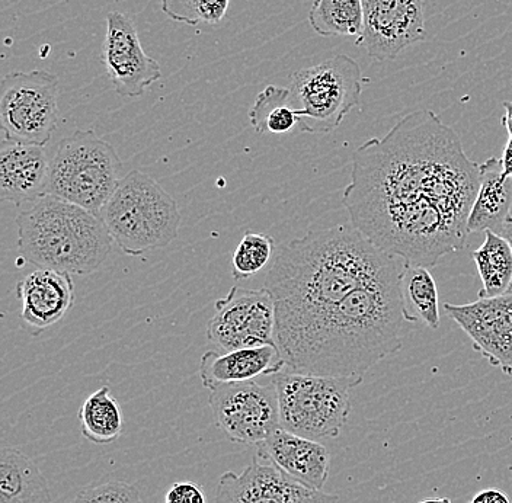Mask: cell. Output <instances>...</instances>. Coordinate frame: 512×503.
<instances>
[{
  "label": "cell",
  "instance_id": "6da1fadb",
  "mask_svg": "<svg viewBox=\"0 0 512 503\" xmlns=\"http://www.w3.org/2000/svg\"><path fill=\"white\" fill-rule=\"evenodd\" d=\"M479 165L440 115L411 112L382 139L355 150L342 204L352 226L377 249L434 268L466 248Z\"/></svg>",
  "mask_w": 512,
  "mask_h": 503
},
{
  "label": "cell",
  "instance_id": "7a4b0ae2",
  "mask_svg": "<svg viewBox=\"0 0 512 503\" xmlns=\"http://www.w3.org/2000/svg\"><path fill=\"white\" fill-rule=\"evenodd\" d=\"M398 261L278 342L287 370L363 383L374 365L398 354L405 335Z\"/></svg>",
  "mask_w": 512,
  "mask_h": 503
},
{
  "label": "cell",
  "instance_id": "3957f363",
  "mask_svg": "<svg viewBox=\"0 0 512 503\" xmlns=\"http://www.w3.org/2000/svg\"><path fill=\"white\" fill-rule=\"evenodd\" d=\"M398 261L352 224L312 230L281 245L265 278L275 303L277 344Z\"/></svg>",
  "mask_w": 512,
  "mask_h": 503
},
{
  "label": "cell",
  "instance_id": "277c9868",
  "mask_svg": "<svg viewBox=\"0 0 512 503\" xmlns=\"http://www.w3.org/2000/svg\"><path fill=\"white\" fill-rule=\"evenodd\" d=\"M15 223L22 259L38 268L89 275L111 252L112 239L101 217L53 195L22 211Z\"/></svg>",
  "mask_w": 512,
  "mask_h": 503
},
{
  "label": "cell",
  "instance_id": "5b68a950",
  "mask_svg": "<svg viewBox=\"0 0 512 503\" xmlns=\"http://www.w3.org/2000/svg\"><path fill=\"white\" fill-rule=\"evenodd\" d=\"M112 242L128 256L166 248L179 235L181 213L171 194L155 179L128 172L101 211Z\"/></svg>",
  "mask_w": 512,
  "mask_h": 503
},
{
  "label": "cell",
  "instance_id": "8992f818",
  "mask_svg": "<svg viewBox=\"0 0 512 503\" xmlns=\"http://www.w3.org/2000/svg\"><path fill=\"white\" fill-rule=\"evenodd\" d=\"M123 163L107 140L78 130L57 144L51 159L47 195L79 205L101 217L121 181Z\"/></svg>",
  "mask_w": 512,
  "mask_h": 503
},
{
  "label": "cell",
  "instance_id": "52a82bcc",
  "mask_svg": "<svg viewBox=\"0 0 512 503\" xmlns=\"http://www.w3.org/2000/svg\"><path fill=\"white\" fill-rule=\"evenodd\" d=\"M278 394L280 426L309 440H334L351 413V390L360 384L347 378L296 373L284 368L272 377Z\"/></svg>",
  "mask_w": 512,
  "mask_h": 503
},
{
  "label": "cell",
  "instance_id": "ba28073f",
  "mask_svg": "<svg viewBox=\"0 0 512 503\" xmlns=\"http://www.w3.org/2000/svg\"><path fill=\"white\" fill-rule=\"evenodd\" d=\"M364 76L360 64L347 54H336L316 66L294 73L291 96L299 102V130L328 134L361 101Z\"/></svg>",
  "mask_w": 512,
  "mask_h": 503
},
{
  "label": "cell",
  "instance_id": "9c48e42d",
  "mask_svg": "<svg viewBox=\"0 0 512 503\" xmlns=\"http://www.w3.org/2000/svg\"><path fill=\"white\" fill-rule=\"evenodd\" d=\"M59 85V78L46 70L6 75L0 83L3 139L47 146L59 127Z\"/></svg>",
  "mask_w": 512,
  "mask_h": 503
},
{
  "label": "cell",
  "instance_id": "30bf717a",
  "mask_svg": "<svg viewBox=\"0 0 512 503\" xmlns=\"http://www.w3.org/2000/svg\"><path fill=\"white\" fill-rule=\"evenodd\" d=\"M214 422L230 441L258 447L280 426L278 394L274 381L223 384L208 390Z\"/></svg>",
  "mask_w": 512,
  "mask_h": 503
},
{
  "label": "cell",
  "instance_id": "8fae6325",
  "mask_svg": "<svg viewBox=\"0 0 512 503\" xmlns=\"http://www.w3.org/2000/svg\"><path fill=\"white\" fill-rule=\"evenodd\" d=\"M214 309L207 325V339L220 351L277 345L275 303L267 288L233 287L226 297L216 301Z\"/></svg>",
  "mask_w": 512,
  "mask_h": 503
},
{
  "label": "cell",
  "instance_id": "7c38bea8",
  "mask_svg": "<svg viewBox=\"0 0 512 503\" xmlns=\"http://www.w3.org/2000/svg\"><path fill=\"white\" fill-rule=\"evenodd\" d=\"M364 46L377 62L396 59L403 50L427 40L424 0H361Z\"/></svg>",
  "mask_w": 512,
  "mask_h": 503
},
{
  "label": "cell",
  "instance_id": "4fadbf2b",
  "mask_svg": "<svg viewBox=\"0 0 512 503\" xmlns=\"http://www.w3.org/2000/svg\"><path fill=\"white\" fill-rule=\"evenodd\" d=\"M101 62L115 92L123 98H139L162 78L159 63L140 43L133 19L121 12H110L107 16Z\"/></svg>",
  "mask_w": 512,
  "mask_h": 503
},
{
  "label": "cell",
  "instance_id": "5bb4252c",
  "mask_svg": "<svg viewBox=\"0 0 512 503\" xmlns=\"http://www.w3.org/2000/svg\"><path fill=\"white\" fill-rule=\"evenodd\" d=\"M453 319L492 367L512 376V290L469 304H444Z\"/></svg>",
  "mask_w": 512,
  "mask_h": 503
},
{
  "label": "cell",
  "instance_id": "9a60e30c",
  "mask_svg": "<svg viewBox=\"0 0 512 503\" xmlns=\"http://www.w3.org/2000/svg\"><path fill=\"white\" fill-rule=\"evenodd\" d=\"M214 503H339V498L306 488L256 454L242 473L220 476Z\"/></svg>",
  "mask_w": 512,
  "mask_h": 503
},
{
  "label": "cell",
  "instance_id": "2e32d148",
  "mask_svg": "<svg viewBox=\"0 0 512 503\" xmlns=\"http://www.w3.org/2000/svg\"><path fill=\"white\" fill-rule=\"evenodd\" d=\"M51 162L37 144L9 142L0 147V198L16 207L46 197Z\"/></svg>",
  "mask_w": 512,
  "mask_h": 503
},
{
  "label": "cell",
  "instance_id": "e0dca14e",
  "mask_svg": "<svg viewBox=\"0 0 512 503\" xmlns=\"http://www.w3.org/2000/svg\"><path fill=\"white\" fill-rule=\"evenodd\" d=\"M16 296L21 301L25 325L38 332L56 325L75 304L72 275L40 268L19 281Z\"/></svg>",
  "mask_w": 512,
  "mask_h": 503
},
{
  "label": "cell",
  "instance_id": "ac0fdd59",
  "mask_svg": "<svg viewBox=\"0 0 512 503\" xmlns=\"http://www.w3.org/2000/svg\"><path fill=\"white\" fill-rule=\"evenodd\" d=\"M256 448L259 457L271 461L281 472L306 488L322 490L328 482L331 454L319 441L278 428Z\"/></svg>",
  "mask_w": 512,
  "mask_h": 503
},
{
  "label": "cell",
  "instance_id": "d6986e66",
  "mask_svg": "<svg viewBox=\"0 0 512 503\" xmlns=\"http://www.w3.org/2000/svg\"><path fill=\"white\" fill-rule=\"evenodd\" d=\"M286 368L278 345L249 346L235 351H207L201 357V383L207 390L223 384L274 377Z\"/></svg>",
  "mask_w": 512,
  "mask_h": 503
},
{
  "label": "cell",
  "instance_id": "ffe728a7",
  "mask_svg": "<svg viewBox=\"0 0 512 503\" xmlns=\"http://www.w3.org/2000/svg\"><path fill=\"white\" fill-rule=\"evenodd\" d=\"M512 221V176L504 175L502 160L489 158L479 165V189L470 210L469 233L495 232Z\"/></svg>",
  "mask_w": 512,
  "mask_h": 503
},
{
  "label": "cell",
  "instance_id": "44dd1931",
  "mask_svg": "<svg viewBox=\"0 0 512 503\" xmlns=\"http://www.w3.org/2000/svg\"><path fill=\"white\" fill-rule=\"evenodd\" d=\"M50 486L40 467L18 448L0 451V503H51Z\"/></svg>",
  "mask_w": 512,
  "mask_h": 503
},
{
  "label": "cell",
  "instance_id": "7402d4cb",
  "mask_svg": "<svg viewBox=\"0 0 512 503\" xmlns=\"http://www.w3.org/2000/svg\"><path fill=\"white\" fill-rule=\"evenodd\" d=\"M403 317L408 323L440 328V297L430 268L403 264L400 272Z\"/></svg>",
  "mask_w": 512,
  "mask_h": 503
},
{
  "label": "cell",
  "instance_id": "603a6c76",
  "mask_svg": "<svg viewBox=\"0 0 512 503\" xmlns=\"http://www.w3.org/2000/svg\"><path fill=\"white\" fill-rule=\"evenodd\" d=\"M482 288L478 299H492L512 290V246L499 233L485 232L482 246L472 252Z\"/></svg>",
  "mask_w": 512,
  "mask_h": 503
},
{
  "label": "cell",
  "instance_id": "cb8c5ba5",
  "mask_svg": "<svg viewBox=\"0 0 512 503\" xmlns=\"http://www.w3.org/2000/svg\"><path fill=\"white\" fill-rule=\"evenodd\" d=\"M78 418L80 432L92 444H112L123 434V412L108 386H102L82 403Z\"/></svg>",
  "mask_w": 512,
  "mask_h": 503
},
{
  "label": "cell",
  "instance_id": "d4e9b609",
  "mask_svg": "<svg viewBox=\"0 0 512 503\" xmlns=\"http://www.w3.org/2000/svg\"><path fill=\"white\" fill-rule=\"evenodd\" d=\"M309 24L322 37H357L363 34L361 0H315Z\"/></svg>",
  "mask_w": 512,
  "mask_h": 503
},
{
  "label": "cell",
  "instance_id": "484cf974",
  "mask_svg": "<svg viewBox=\"0 0 512 503\" xmlns=\"http://www.w3.org/2000/svg\"><path fill=\"white\" fill-rule=\"evenodd\" d=\"M291 91L270 85L256 96L254 105L249 110V121L258 134H286L299 126L297 108L288 105Z\"/></svg>",
  "mask_w": 512,
  "mask_h": 503
},
{
  "label": "cell",
  "instance_id": "4316f807",
  "mask_svg": "<svg viewBox=\"0 0 512 503\" xmlns=\"http://www.w3.org/2000/svg\"><path fill=\"white\" fill-rule=\"evenodd\" d=\"M275 255V242L262 233H246L233 252V280L245 281L262 271Z\"/></svg>",
  "mask_w": 512,
  "mask_h": 503
},
{
  "label": "cell",
  "instance_id": "83f0119b",
  "mask_svg": "<svg viewBox=\"0 0 512 503\" xmlns=\"http://www.w3.org/2000/svg\"><path fill=\"white\" fill-rule=\"evenodd\" d=\"M229 6L230 0H162L163 14L190 27L219 24Z\"/></svg>",
  "mask_w": 512,
  "mask_h": 503
},
{
  "label": "cell",
  "instance_id": "f1b7e54d",
  "mask_svg": "<svg viewBox=\"0 0 512 503\" xmlns=\"http://www.w3.org/2000/svg\"><path fill=\"white\" fill-rule=\"evenodd\" d=\"M72 503H143L136 485L112 480L102 485L86 486L80 490Z\"/></svg>",
  "mask_w": 512,
  "mask_h": 503
},
{
  "label": "cell",
  "instance_id": "f546056e",
  "mask_svg": "<svg viewBox=\"0 0 512 503\" xmlns=\"http://www.w3.org/2000/svg\"><path fill=\"white\" fill-rule=\"evenodd\" d=\"M165 503H207V499L197 483L178 482L166 492Z\"/></svg>",
  "mask_w": 512,
  "mask_h": 503
},
{
  "label": "cell",
  "instance_id": "4dcf8cb0",
  "mask_svg": "<svg viewBox=\"0 0 512 503\" xmlns=\"http://www.w3.org/2000/svg\"><path fill=\"white\" fill-rule=\"evenodd\" d=\"M469 503H511L507 493L499 489L480 490Z\"/></svg>",
  "mask_w": 512,
  "mask_h": 503
},
{
  "label": "cell",
  "instance_id": "1f68e13d",
  "mask_svg": "<svg viewBox=\"0 0 512 503\" xmlns=\"http://www.w3.org/2000/svg\"><path fill=\"white\" fill-rule=\"evenodd\" d=\"M502 166H504V175L512 176V137L508 139L504 153H502Z\"/></svg>",
  "mask_w": 512,
  "mask_h": 503
},
{
  "label": "cell",
  "instance_id": "d6a6232c",
  "mask_svg": "<svg viewBox=\"0 0 512 503\" xmlns=\"http://www.w3.org/2000/svg\"><path fill=\"white\" fill-rule=\"evenodd\" d=\"M504 115H502V126L507 128L508 136L512 137V101L504 102Z\"/></svg>",
  "mask_w": 512,
  "mask_h": 503
},
{
  "label": "cell",
  "instance_id": "836d02e7",
  "mask_svg": "<svg viewBox=\"0 0 512 503\" xmlns=\"http://www.w3.org/2000/svg\"><path fill=\"white\" fill-rule=\"evenodd\" d=\"M499 235L504 236L505 239L510 242V245L512 246V221L511 223H508L507 226L502 227L501 230H499Z\"/></svg>",
  "mask_w": 512,
  "mask_h": 503
},
{
  "label": "cell",
  "instance_id": "e575fe53",
  "mask_svg": "<svg viewBox=\"0 0 512 503\" xmlns=\"http://www.w3.org/2000/svg\"><path fill=\"white\" fill-rule=\"evenodd\" d=\"M419 503H453V502H451V499H448V498H446V496H443V498L424 499V501H421Z\"/></svg>",
  "mask_w": 512,
  "mask_h": 503
}]
</instances>
